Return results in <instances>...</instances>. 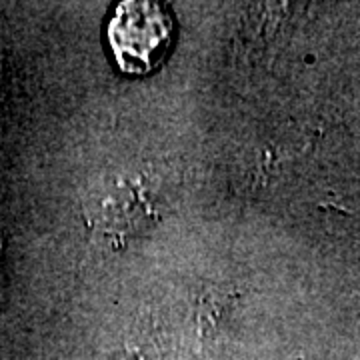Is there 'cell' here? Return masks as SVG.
<instances>
[{"label":"cell","instance_id":"2","mask_svg":"<svg viewBox=\"0 0 360 360\" xmlns=\"http://www.w3.org/2000/svg\"><path fill=\"white\" fill-rule=\"evenodd\" d=\"M172 34L168 14L150 2H127L110 25L116 58L129 72H146L167 52Z\"/></svg>","mask_w":360,"mask_h":360},{"label":"cell","instance_id":"3","mask_svg":"<svg viewBox=\"0 0 360 360\" xmlns=\"http://www.w3.org/2000/svg\"><path fill=\"white\" fill-rule=\"evenodd\" d=\"M0 255H2V245H0Z\"/></svg>","mask_w":360,"mask_h":360},{"label":"cell","instance_id":"1","mask_svg":"<svg viewBox=\"0 0 360 360\" xmlns=\"http://www.w3.org/2000/svg\"><path fill=\"white\" fill-rule=\"evenodd\" d=\"M84 214L90 231L110 245H124L155 224L156 198L141 180L115 176L92 188Z\"/></svg>","mask_w":360,"mask_h":360}]
</instances>
